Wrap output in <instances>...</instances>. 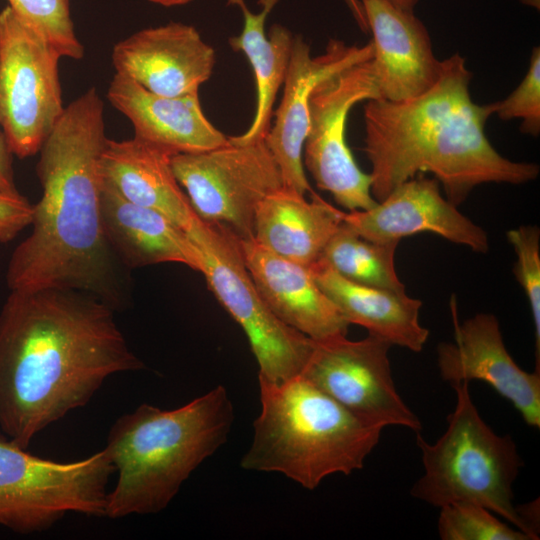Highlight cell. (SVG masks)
<instances>
[{"mask_svg":"<svg viewBox=\"0 0 540 540\" xmlns=\"http://www.w3.org/2000/svg\"><path fill=\"white\" fill-rule=\"evenodd\" d=\"M103 300L73 289L11 291L0 311V428L27 449L112 374L143 363Z\"/></svg>","mask_w":540,"mask_h":540,"instance_id":"6da1fadb","label":"cell"},{"mask_svg":"<svg viewBox=\"0 0 540 540\" xmlns=\"http://www.w3.org/2000/svg\"><path fill=\"white\" fill-rule=\"evenodd\" d=\"M372 33L373 62L381 99L402 101L434 85L441 60L427 28L414 14L387 0H361Z\"/></svg>","mask_w":540,"mask_h":540,"instance_id":"e0dca14e","label":"cell"},{"mask_svg":"<svg viewBox=\"0 0 540 540\" xmlns=\"http://www.w3.org/2000/svg\"><path fill=\"white\" fill-rule=\"evenodd\" d=\"M437 529L442 540H531L486 507L472 502L440 507Z\"/></svg>","mask_w":540,"mask_h":540,"instance_id":"4316f807","label":"cell"},{"mask_svg":"<svg viewBox=\"0 0 540 540\" xmlns=\"http://www.w3.org/2000/svg\"><path fill=\"white\" fill-rule=\"evenodd\" d=\"M201 257V273L241 326L259 366L258 378L282 382L300 375L313 340L269 308L245 265L239 238L225 226L196 218L186 233Z\"/></svg>","mask_w":540,"mask_h":540,"instance_id":"ba28073f","label":"cell"},{"mask_svg":"<svg viewBox=\"0 0 540 540\" xmlns=\"http://www.w3.org/2000/svg\"><path fill=\"white\" fill-rule=\"evenodd\" d=\"M258 379L261 410L242 468L278 472L314 490L329 475L363 467L384 428L358 418L301 375L279 383Z\"/></svg>","mask_w":540,"mask_h":540,"instance_id":"5b68a950","label":"cell"},{"mask_svg":"<svg viewBox=\"0 0 540 540\" xmlns=\"http://www.w3.org/2000/svg\"><path fill=\"white\" fill-rule=\"evenodd\" d=\"M61 55L9 7L0 12V126L10 152L38 153L61 117Z\"/></svg>","mask_w":540,"mask_h":540,"instance_id":"9c48e42d","label":"cell"},{"mask_svg":"<svg viewBox=\"0 0 540 540\" xmlns=\"http://www.w3.org/2000/svg\"><path fill=\"white\" fill-rule=\"evenodd\" d=\"M239 241L256 288L282 322L312 340L347 335L350 324L318 286L310 267L274 254L253 238Z\"/></svg>","mask_w":540,"mask_h":540,"instance_id":"ac0fdd59","label":"cell"},{"mask_svg":"<svg viewBox=\"0 0 540 540\" xmlns=\"http://www.w3.org/2000/svg\"><path fill=\"white\" fill-rule=\"evenodd\" d=\"M399 241L379 243L355 233L343 221L319 258L343 278L365 286L405 293L395 269Z\"/></svg>","mask_w":540,"mask_h":540,"instance_id":"d4e9b609","label":"cell"},{"mask_svg":"<svg viewBox=\"0 0 540 540\" xmlns=\"http://www.w3.org/2000/svg\"><path fill=\"white\" fill-rule=\"evenodd\" d=\"M0 190L18 192L14 181L12 153L2 134H0Z\"/></svg>","mask_w":540,"mask_h":540,"instance_id":"4dcf8cb0","label":"cell"},{"mask_svg":"<svg viewBox=\"0 0 540 540\" xmlns=\"http://www.w3.org/2000/svg\"><path fill=\"white\" fill-rule=\"evenodd\" d=\"M495 113L501 120L522 121V133H540V48L532 50L528 70L520 84L503 100L494 102Z\"/></svg>","mask_w":540,"mask_h":540,"instance_id":"f1b7e54d","label":"cell"},{"mask_svg":"<svg viewBox=\"0 0 540 540\" xmlns=\"http://www.w3.org/2000/svg\"><path fill=\"white\" fill-rule=\"evenodd\" d=\"M472 73L459 53L441 60L439 77L424 93L402 101L373 99L364 107V152L371 193L379 202L401 183L432 173L455 206L485 183L535 180L539 165L512 161L491 145L485 125L495 104H476Z\"/></svg>","mask_w":540,"mask_h":540,"instance_id":"3957f363","label":"cell"},{"mask_svg":"<svg viewBox=\"0 0 540 540\" xmlns=\"http://www.w3.org/2000/svg\"><path fill=\"white\" fill-rule=\"evenodd\" d=\"M373 56L371 41L358 46L337 39L329 41L323 54L312 56L303 37L294 36L282 98L274 123L264 138L280 169L284 187L304 196L315 194L303 164V147L309 126L308 99L314 86L328 75Z\"/></svg>","mask_w":540,"mask_h":540,"instance_id":"5bb4252c","label":"cell"},{"mask_svg":"<svg viewBox=\"0 0 540 540\" xmlns=\"http://www.w3.org/2000/svg\"><path fill=\"white\" fill-rule=\"evenodd\" d=\"M390 343L372 334L313 340L300 375L363 421L420 432L421 422L399 395L388 357Z\"/></svg>","mask_w":540,"mask_h":540,"instance_id":"7c38bea8","label":"cell"},{"mask_svg":"<svg viewBox=\"0 0 540 540\" xmlns=\"http://www.w3.org/2000/svg\"><path fill=\"white\" fill-rule=\"evenodd\" d=\"M104 104L95 88L73 100L39 150L42 187L32 231L7 268L11 291L45 288L89 293L114 310L125 301V268L104 233L99 159L106 142Z\"/></svg>","mask_w":540,"mask_h":540,"instance_id":"7a4b0ae2","label":"cell"},{"mask_svg":"<svg viewBox=\"0 0 540 540\" xmlns=\"http://www.w3.org/2000/svg\"><path fill=\"white\" fill-rule=\"evenodd\" d=\"M173 173L196 215L228 228L240 240L253 238L260 202L283 187L280 169L264 140L227 144L171 157Z\"/></svg>","mask_w":540,"mask_h":540,"instance_id":"8fae6325","label":"cell"},{"mask_svg":"<svg viewBox=\"0 0 540 540\" xmlns=\"http://www.w3.org/2000/svg\"><path fill=\"white\" fill-rule=\"evenodd\" d=\"M516 253L514 274L528 299L535 335V369L540 371V230L521 225L507 232Z\"/></svg>","mask_w":540,"mask_h":540,"instance_id":"83f0119b","label":"cell"},{"mask_svg":"<svg viewBox=\"0 0 540 540\" xmlns=\"http://www.w3.org/2000/svg\"><path fill=\"white\" fill-rule=\"evenodd\" d=\"M238 5L243 14V29L229 38L230 47L242 52L248 59L255 77L256 106L248 129L237 136L228 137L234 143H250L264 140L270 129L276 95L283 85L287 71L294 35L280 25L271 26L265 33L267 15L279 0H259V13H252L244 0H228Z\"/></svg>","mask_w":540,"mask_h":540,"instance_id":"cb8c5ba5","label":"cell"},{"mask_svg":"<svg viewBox=\"0 0 540 540\" xmlns=\"http://www.w3.org/2000/svg\"><path fill=\"white\" fill-rule=\"evenodd\" d=\"M310 270L318 286L349 324L364 327L368 334L380 337L392 346L422 351L429 331L419 322L421 300L406 292L351 282L319 260L310 266Z\"/></svg>","mask_w":540,"mask_h":540,"instance_id":"603a6c76","label":"cell"},{"mask_svg":"<svg viewBox=\"0 0 540 540\" xmlns=\"http://www.w3.org/2000/svg\"><path fill=\"white\" fill-rule=\"evenodd\" d=\"M233 420L232 401L222 385L172 410L142 404L119 417L104 448L118 472L105 516L165 509L192 472L227 441Z\"/></svg>","mask_w":540,"mask_h":540,"instance_id":"277c9868","label":"cell"},{"mask_svg":"<svg viewBox=\"0 0 540 540\" xmlns=\"http://www.w3.org/2000/svg\"><path fill=\"white\" fill-rule=\"evenodd\" d=\"M453 340L437 347L440 377L451 386L472 380L491 386L509 401L528 426L540 427V371L523 370L509 354L498 319L478 313L458 321L454 296L450 301Z\"/></svg>","mask_w":540,"mask_h":540,"instance_id":"4fadbf2b","label":"cell"},{"mask_svg":"<svg viewBox=\"0 0 540 540\" xmlns=\"http://www.w3.org/2000/svg\"><path fill=\"white\" fill-rule=\"evenodd\" d=\"M343 214L316 193L308 201L283 186L258 205L253 239L276 255L310 267L319 260Z\"/></svg>","mask_w":540,"mask_h":540,"instance_id":"7402d4cb","label":"cell"},{"mask_svg":"<svg viewBox=\"0 0 540 540\" xmlns=\"http://www.w3.org/2000/svg\"><path fill=\"white\" fill-rule=\"evenodd\" d=\"M100 207L107 241L125 268L179 263L201 273L197 247L160 212L127 201L103 182Z\"/></svg>","mask_w":540,"mask_h":540,"instance_id":"44dd1931","label":"cell"},{"mask_svg":"<svg viewBox=\"0 0 540 540\" xmlns=\"http://www.w3.org/2000/svg\"><path fill=\"white\" fill-rule=\"evenodd\" d=\"M391 4L407 11H414L419 0H387Z\"/></svg>","mask_w":540,"mask_h":540,"instance_id":"d6a6232c","label":"cell"},{"mask_svg":"<svg viewBox=\"0 0 540 540\" xmlns=\"http://www.w3.org/2000/svg\"><path fill=\"white\" fill-rule=\"evenodd\" d=\"M343 222L370 241H399L430 232L477 253L489 250L486 231L442 195L435 178L422 174L401 183L367 210L344 212Z\"/></svg>","mask_w":540,"mask_h":540,"instance_id":"9a60e30c","label":"cell"},{"mask_svg":"<svg viewBox=\"0 0 540 540\" xmlns=\"http://www.w3.org/2000/svg\"><path fill=\"white\" fill-rule=\"evenodd\" d=\"M114 471L105 449L62 463L0 438V525L30 534L49 529L68 513L105 516Z\"/></svg>","mask_w":540,"mask_h":540,"instance_id":"52a82bcc","label":"cell"},{"mask_svg":"<svg viewBox=\"0 0 540 540\" xmlns=\"http://www.w3.org/2000/svg\"><path fill=\"white\" fill-rule=\"evenodd\" d=\"M152 3L165 6V7H172V6H180L188 4L194 0H149Z\"/></svg>","mask_w":540,"mask_h":540,"instance_id":"836d02e7","label":"cell"},{"mask_svg":"<svg viewBox=\"0 0 540 540\" xmlns=\"http://www.w3.org/2000/svg\"><path fill=\"white\" fill-rule=\"evenodd\" d=\"M116 74L163 96L198 93L212 75L215 50L188 24L142 29L116 43L112 50Z\"/></svg>","mask_w":540,"mask_h":540,"instance_id":"2e32d148","label":"cell"},{"mask_svg":"<svg viewBox=\"0 0 540 540\" xmlns=\"http://www.w3.org/2000/svg\"><path fill=\"white\" fill-rule=\"evenodd\" d=\"M172 153L137 137L106 139L99 159L102 182L129 202L156 210L184 232L198 217L172 167Z\"/></svg>","mask_w":540,"mask_h":540,"instance_id":"ffe728a7","label":"cell"},{"mask_svg":"<svg viewBox=\"0 0 540 540\" xmlns=\"http://www.w3.org/2000/svg\"><path fill=\"white\" fill-rule=\"evenodd\" d=\"M452 387L456 405L442 436L431 444L416 432L424 473L411 495L438 508L455 502L479 504L534 540L514 505L513 484L523 465L516 444L482 419L468 382Z\"/></svg>","mask_w":540,"mask_h":540,"instance_id":"8992f818","label":"cell"},{"mask_svg":"<svg viewBox=\"0 0 540 540\" xmlns=\"http://www.w3.org/2000/svg\"><path fill=\"white\" fill-rule=\"evenodd\" d=\"M343 1L349 8L359 28L364 32H368L367 20H366V16H365V12H364L361 0H343Z\"/></svg>","mask_w":540,"mask_h":540,"instance_id":"1f68e13d","label":"cell"},{"mask_svg":"<svg viewBox=\"0 0 540 540\" xmlns=\"http://www.w3.org/2000/svg\"><path fill=\"white\" fill-rule=\"evenodd\" d=\"M373 99H381L373 58L323 78L308 99L303 164L317 187L329 192L348 211L367 210L377 204L370 175L359 168L346 142L350 110L359 102Z\"/></svg>","mask_w":540,"mask_h":540,"instance_id":"30bf717a","label":"cell"},{"mask_svg":"<svg viewBox=\"0 0 540 540\" xmlns=\"http://www.w3.org/2000/svg\"><path fill=\"white\" fill-rule=\"evenodd\" d=\"M33 205L19 192L0 190V242L13 240L31 225Z\"/></svg>","mask_w":540,"mask_h":540,"instance_id":"f546056e","label":"cell"},{"mask_svg":"<svg viewBox=\"0 0 540 540\" xmlns=\"http://www.w3.org/2000/svg\"><path fill=\"white\" fill-rule=\"evenodd\" d=\"M9 7L61 57L80 60L84 47L76 36L70 0H8Z\"/></svg>","mask_w":540,"mask_h":540,"instance_id":"484cf974","label":"cell"},{"mask_svg":"<svg viewBox=\"0 0 540 540\" xmlns=\"http://www.w3.org/2000/svg\"><path fill=\"white\" fill-rule=\"evenodd\" d=\"M523 5L539 10L540 0H519Z\"/></svg>","mask_w":540,"mask_h":540,"instance_id":"e575fe53","label":"cell"},{"mask_svg":"<svg viewBox=\"0 0 540 540\" xmlns=\"http://www.w3.org/2000/svg\"><path fill=\"white\" fill-rule=\"evenodd\" d=\"M107 99L130 120L135 137L173 155L203 152L228 142L203 113L199 93L158 95L115 73Z\"/></svg>","mask_w":540,"mask_h":540,"instance_id":"d6986e66","label":"cell"}]
</instances>
